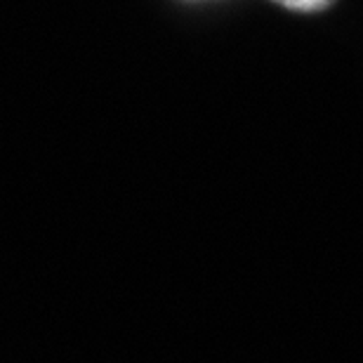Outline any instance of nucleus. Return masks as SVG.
<instances>
[{
	"instance_id": "f257e3e1",
	"label": "nucleus",
	"mask_w": 363,
	"mask_h": 363,
	"mask_svg": "<svg viewBox=\"0 0 363 363\" xmlns=\"http://www.w3.org/2000/svg\"><path fill=\"white\" fill-rule=\"evenodd\" d=\"M274 3H279L281 7L293 12H321L328 10L335 0H274Z\"/></svg>"
}]
</instances>
